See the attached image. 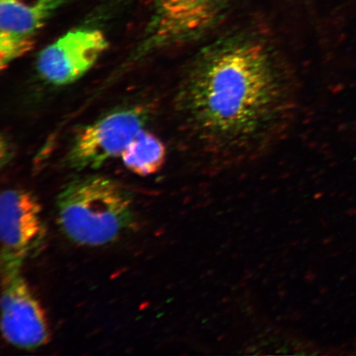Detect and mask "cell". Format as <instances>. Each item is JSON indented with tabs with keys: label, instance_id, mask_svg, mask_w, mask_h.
<instances>
[{
	"label": "cell",
	"instance_id": "5",
	"mask_svg": "<svg viewBox=\"0 0 356 356\" xmlns=\"http://www.w3.org/2000/svg\"><path fill=\"white\" fill-rule=\"evenodd\" d=\"M46 235L42 207L33 193L8 189L0 197L2 277L21 273L25 260Z\"/></svg>",
	"mask_w": 356,
	"mask_h": 356
},
{
	"label": "cell",
	"instance_id": "3",
	"mask_svg": "<svg viewBox=\"0 0 356 356\" xmlns=\"http://www.w3.org/2000/svg\"><path fill=\"white\" fill-rule=\"evenodd\" d=\"M149 111L134 106L114 111L84 128L74 138L67 162L75 170L99 168L121 157L131 142L145 130Z\"/></svg>",
	"mask_w": 356,
	"mask_h": 356
},
{
	"label": "cell",
	"instance_id": "1",
	"mask_svg": "<svg viewBox=\"0 0 356 356\" xmlns=\"http://www.w3.org/2000/svg\"><path fill=\"white\" fill-rule=\"evenodd\" d=\"M186 124L204 152H254L273 139L295 106L282 56L259 31L243 29L209 44L178 93Z\"/></svg>",
	"mask_w": 356,
	"mask_h": 356
},
{
	"label": "cell",
	"instance_id": "6",
	"mask_svg": "<svg viewBox=\"0 0 356 356\" xmlns=\"http://www.w3.org/2000/svg\"><path fill=\"white\" fill-rule=\"evenodd\" d=\"M108 47V38L99 29L70 30L40 52L38 72L52 86H69L87 74Z\"/></svg>",
	"mask_w": 356,
	"mask_h": 356
},
{
	"label": "cell",
	"instance_id": "7",
	"mask_svg": "<svg viewBox=\"0 0 356 356\" xmlns=\"http://www.w3.org/2000/svg\"><path fill=\"white\" fill-rule=\"evenodd\" d=\"M1 329L8 343L37 349L48 343L50 332L44 311L20 273L3 275Z\"/></svg>",
	"mask_w": 356,
	"mask_h": 356
},
{
	"label": "cell",
	"instance_id": "9",
	"mask_svg": "<svg viewBox=\"0 0 356 356\" xmlns=\"http://www.w3.org/2000/svg\"><path fill=\"white\" fill-rule=\"evenodd\" d=\"M167 150L162 140L142 131L121 156L124 165L136 175L146 177L160 170L165 163Z\"/></svg>",
	"mask_w": 356,
	"mask_h": 356
},
{
	"label": "cell",
	"instance_id": "2",
	"mask_svg": "<svg viewBox=\"0 0 356 356\" xmlns=\"http://www.w3.org/2000/svg\"><path fill=\"white\" fill-rule=\"evenodd\" d=\"M56 210L61 230L83 246L113 243L135 222L131 194L118 181L101 176L67 184L58 195Z\"/></svg>",
	"mask_w": 356,
	"mask_h": 356
},
{
	"label": "cell",
	"instance_id": "8",
	"mask_svg": "<svg viewBox=\"0 0 356 356\" xmlns=\"http://www.w3.org/2000/svg\"><path fill=\"white\" fill-rule=\"evenodd\" d=\"M65 0H0V66L33 50L37 35Z\"/></svg>",
	"mask_w": 356,
	"mask_h": 356
},
{
	"label": "cell",
	"instance_id": "4",
	"mask_svg": "<svg viewBox=\"0 0 356 356\" xmlns=\"http://www.w3.org/2000/svg\"><path fill=\"white\" fill-rule=\"evenodd\" d=\"M230 0H152L146 47H168L203 37L225 19Z\"/></svg>",
	"mask_w": 356,
	"mask_h": 356
}]
</instances>
